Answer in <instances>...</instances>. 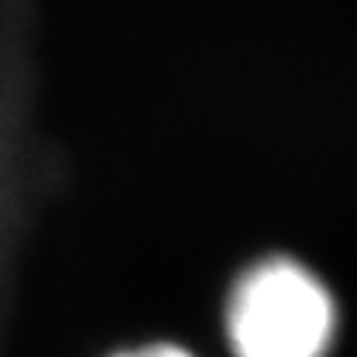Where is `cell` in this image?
<instances>
[{"mask_svg":"<svg viewBox=\"0 0 357 357\" xmlns=\"http://www.w3.org/2000/svg\"><path fill=\"white\" fill-rule=\"evenodd\" d=\"M225 323L234 357H326L335 303L307 266L272 257L237 278Z\"/></svg>","mask_w":357,"mask_h":357,"instance_id":"obj_1","label":"cell"},{"mask_svg":"<svg viewBox=\"0 0 357 357\" xmlns=\"http://www.w3.org/2000/svg\"><path fill=\"white\" fill-rule=\"evenodd\" d=\"M114 357H196L193 351L181 348V344H171V342H155V344H142V348H130L121 351Z\"/></svg>","mask_w":357,"mask_h":357,"instance_id":"obj_2","label":"cell"}]
</instances>
